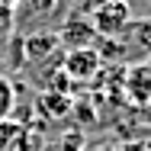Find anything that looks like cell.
Here are the masks:
<instances>
[{
	"instance_id": "6da1fadb",
	"label": "cell",
	"mask_w": 151,
	"mask_h": 151,
	"mask_svg": "<svg viewBox=\"0 0 151 151\" xmlns=\"http://www.w3.org/2000/svg\"><path fill=\"white\" fill-rule=\"evenodd\" d=\"M90 23L100 39H119L132 23V6L129 0H106L103 6H96L90 13Z\"/></svg>"
},
{
	"instance_id": "7a4b0ae2",
	"label": "cell",
	"mask_w": 151,
	"mask_h": 151,
	"mask_svg": "<svg viewBox=\"0 0 151 151\" xmlns=\"http://www.w3.org/2000/svg\"><path fill=\"white\" fill-rule=\"evenodd\" d=\"M96 42H100V35L93 32L90 16H81V13L68 16V19L61 23V29H58V45H61V48H68V52H77V48H93Z\"/></svg>"
},
{
	"instance_id": "3957f363",
	"label": "cell",
	"mask_w": 151,
	"mask_h": 151,
	"mask_svg": "<svg viewBox=\"0 0 151 151\" xmlns=\"http://www.w3.org/2000/svg\"><path fill=\"white\" fill-rule=\"evenodd\" d=\"M103 58L96 55V48H77V52H68L61 61V71L68 81H90L93 74L100 71Z\"/></svg>"
},
{
	"instance_id": "277c9868",
	"label": "cell",
	"mask_w": 151,
	"mask_h": 151,
	"mask_svg": "<svg viewBox=\"0 0 151 151\" xmlns=\"http://www.w3.org/2000/svg\"><path fill=\"white\" fill-rule=\"evenodd\" d=\"M58 48V35H52V32H39V35H29L26 39V58L29 61H45L52 52Z\"/></svg>"
},
{
	"instance_id": "5b68a950",
	"label": "cell",
	"mask_w": 151,
	"mask_h": 151,
	"mask_svg": "<svg viewBox=\"0 0 151 151\" xmlns=\"http://www.w3.org/2000/svg\"><path fill=\"white\" fill-rule=\"evenodd\" d=\"M13 109H16V87H13V81H10V77H3V74H0V122L10 119V116H13Z\"/></svg>"
},
{
	"instance_id": "8992f818",
	"label": "cell",
	"mask_w": 151,
	"mask_h": 151,
	"mask_svg": "<svg viewBox=\"0 0 151 151\" xmlns=\"http://www.w3.org/2000/svg\"><path fill=\"white\" fill-rule=\"evenodd\" d=\"M106 0H71V6H74V13H81V16H90L96 6H103Z\"/></svg>"
},
{
	"instance_id": "52a82bcc",
	"label": "cell",
	"mask_w": 151,
	"mask_h": 151,
	"mask_svg": "<svg viewBox=\"0 0 151 151\" xmlns=\"http://www.w3.org/2000/svg\"><path fill=\"white\" fill-rule=\"evenodd\" d=\"M42 106H45V109H52V116H58L61 109H68V100H64V96H42Z\"/></svg>"
},
{
	"instance_id": "ba28073f",
	"label": "cell",
	"mask_w": 151,
	"mask_h": 151,
	"mask_svg": "<svg viewBox=\"0 0 151 151\" xmlns=\"http://www.w3.org/2000/svg\"><path fill=\"white\" fill-rule=\"evenodd\" d=\"M3 3H10V0H3Z\"/></svg>"
},
{
	"instance_id": "9c48e42d",
	"label": "cell",
	"mask_w": 151,
	"mask_h": 151,
	"mask_svg": "<svg viewBox=\"0 0 151 151\" xmlns=\"http://www.w3.org/2000/svg\"><path fill=\"white\" fill-rule=\"evenodd\" d=\"M148 3H151V0H148Z\"/></svg>"
}]
</instances>
